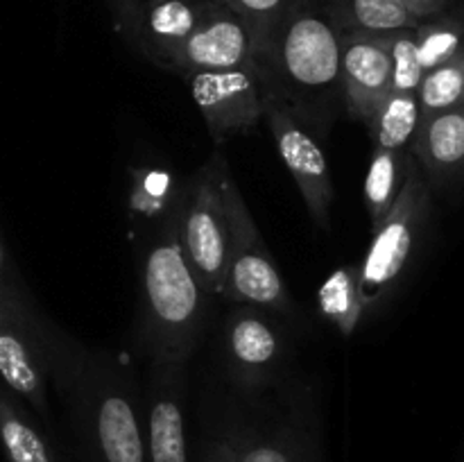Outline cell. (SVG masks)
Instances as JSON below:
<instances>
[{
  "label": "cell",
  "instance_id": "24",
  "mask_svg": "<svg viewBox=\"0 0 464 462\" xmlns=\"http://www.w3.org/2000/svg\"><path fill=\"white\" fill-rule=\"evenodd\" d=\"M385 41V48L392 62V91L397 93H417L424 77L420 57H417L415 27L411 30H392L381 32Z\"/></svg>",
  "mask_w": 464,
  "mask_h": 462
},
{
  "label": "cell",
  "instance_id": "23",
  "mask_svg": "<svg viewBox=\"0 0 464 462\" xmlns=\"http://www.w3.org/2000/svg\"><path fill=\"white\" fill-rule=\"evenodd\" d=\"M417 57L421 68L429 72L430 68L440 66L464 45V25L458 18H438V21L424 23L415 27Z\"/></svg>",
  "mask_w": 464,
  "mask_h": 462
},
{
  "label": "cell",
  "instance_id": "5",
  "mask_svg": "<svg viewBox=\"0 0 464 462\" xmlns=\"http://www.w3.org/2000/svg\"><path fill=\"white\" fill-rule=\"evenodd\" d=\"M225 170L222 157L208 161L190 184L188 197L177 217V236L184 256L207 294H222L227 279L229 222L222 197Z\"/></svg>",
  "mask_w": 464,
  "mask_h": 462
},
{
  "label": "cell",
  "instance_id": "13",
  "mask_svg": "<svg viewBox=\"0 0 464 462\" xmlns=\"http://www.w3.org/2000/svg\"><path fill=\"white\" fill-rule=\"evenodd\" d=\"M225 356L231 376L245 390L270 385L281 362V338L275 324L249 306L238 308L225 326Z\"/></svg>",
  "mask_w": 464,
  "mask_h": 462
},
{
  "label": "cell",
  "instance_id": "6",
  "mask_svg": "<svg viewBox=\"0 0 464 462\" xmlns=\"http://www.w3.org/2000/svg\"><path fill=\"white\" fill-rule=\"evenodd\" d=\"M429 211V188L420 172L408 166L406 181L385 220L374 229L361 265L365 313H374L406 270Z\"/></svg>",
  "mask_w": 464,
  "mask_h": 462
},
{
  "label": "cell",
  "instance_id": "17",
  "mask_svg": "<svg viewBox=\"0 0 464 462\" xmlns=\"http://www.w3.org/2000/svg\"><path fill=\"white\" fill-rule=\"evenodd\" d=\"M317 311L343 335H352L365 315L361 290V265H343L331 272L317 290Z\"/></svg>",
  "mask_w": 464,
  "mask_h": 462
},
{
  "label": "cell",
  "instance_id": "14",
  "mask_svg": "<svg viewBox=\"0 0 464 462\" xmlns=\"http://www.w3.org/2000/svg\"><path fill=\"white\" fill-rule=\"evenodd\" d=\"M229 433L238 462H320L315 428L302 412L231 426Z\"/></svg>",
  "mask_w": 464,
  "mask_h": 462
},
{
  "label": "cell",
  "instance_id": "11",
  "mask_svg": "<svg viewBox=\"0 0 464 462\" xmlns=\"http://www.w3.org/2000/svg\"><path fill=\"white\" fill-rule=\"evenodd\" d=\"M340 86L352 118L367 125L392 91V62L381 32H340Z\"/></svg>",
  "mask_w": 464,
  "mask_h": 462
},
{
  "label": "cell",
  "instance_id": "19",
  "mask_svg": "<svg viewBox=\"0 0 464 462\" xmlns=\"http://www.w3.org/2000/svg\"><path fill=\"white\" fill-rule=\"evenodd\" d=\"M408 175V163L399 149L374 148L365 177V207L370 213L372 229L385 220L392 204L397 202Z\"/></svg>",
  "mask_w": 464,
  "mask_h": 462
},
{
  "label": "cell",
  "instance_id": "4",
  "mask_svg": "<svg viewBox=\"0 0 464 462\" xmlns=\"http://www.w3.org/2000/svg\"><path fill=\"white\" fill-rule=\"evenodd\" d=\"M227 222H229V254H227V299L238 303L270 308L276 313L293 311L285 281L231 177L229 168L222 175Z\"/></svg>",
  "mask_w": 464,
  "mask_h": 462
},
{
  "label": "cell",
  "instance_id": "29",
  "mask_svg": "<svg viewBox=\"0 0 464 462\" xmlns=\"http://www.w3.org/2000/svg\"><path fill=\"white\" fill-rule=\"evenodd\" d=\"M3 272H5V252H3V243H0V284H3Z\"/></svg>",
  "mask_w": 464,
  "mask_h": 462
},
{
  "label": "cell",
  "instance_id": "1",
  "mask_svg": "<svg viewBox=\"0 0 464 462\" xmlns=\"http://www.w3.org/2000/svg\"><path fill=\"white\" fill-rule=\"evenodd\" d=\"M45 356L80 462H150L143 403L121 358L50 333Z\"/></svg>",
  "mask_w": 464,
  "mask_h": 462
},
{
  "label": "cell",
  "instance_id": "9",
  "mask_svg": "<svg viewBox=\"0 0 464 462\" xmlns=\"http://www.w3.org/2000/svg\"><path fill=\"white\" fill-rule=\"evenodd\" d=\"M266 118L275 134L276 149L293 175L308 213L320 229H329V208L334 199L329 163L317 140L304 130L297 113L276 98H267Z\"/></svg>",
  "mask_w": 464,
  "mask_h": 462
},
{
  "label": "cell",
  "instance_id": "25",
  "mask_svg": "<svg viewBox=\"0 0 464 462\" xmlns=\"http://www.w3.org/2000/svg\"><path fill=\"white\" fill-rule=\"evenodd\" d=\"M218 3H225L247 21L261 48V66L266 68L272 39L276 34V27L284 21L290 0H218Z\"/></svg>",
  "mask_w": 464,
  "mask_h": 462
},
{
  "label": "cell",
  "instance_id": "8",
  "mask_svg": "<svg viewBox=\"0 0 464 462\" xmlns=\"http://www.w3.org/2000/svg\"><path fill=\"white\" fill-rule=\"evenodd\" d=\"M186 80L216 140L252 130L266 116L270 89L266 86V68L258 62L231 71L195 72Z\"/></svg>",
  "mask_w": 464,
  "mask_h": 462
},
{
  "label": "cell",
  "instance_id": "28",
  "mask_svg": "<svg viewBox=\"0 0 464 462\" xmlns=\"http://www.w3.org/2000/svg\"><path fill=\"white\" fill-rule=\"evenodd\" d=\"M401 3L406 5V9L412 16L426 21V18L438 16L444 9V5H447V0H401Z\"/></svg>",
  "mask_w": 464,
  "mask_h": 462
},
{
  "label": "cell",
  "instance_id": "18",
  "mask_svg": "<svg viewBox=\"0 0 464 462\" xmlns=\"http://www.w3.org/2000/svg\"><path fill=\"white\" fill-rule=\"evenodd\" d=\"M340 32H392L420 25L401 0H326Z\"/></svg>",
  "mask_w": 464,
  "mask_h": 462
},
{
  "label": "cell",
  "instance_id": "3",
  "mask_svg": "<svg viewBox=\"0 0 464 462\" xmlns=\"http://www.w3.org/2000/svg\"><path fill=\"white\" fill-rule=\"evenodd\" d=\"M266 75L270 98L288 107L335 93L340 86V30L329 12L304 0L290 3L272 39Z\"/></svg>",
  "mask_w": 464,
  "mask_h": 462
},
{
  "label": "cell",
  "instance_id": "22",
  "mask_svg": "<svg viewBox=\"0 0 464 462\" xmlns=\"http://www.w3.org/2000/svg\"><path fill=\"white\" fill-rule=\"evenodd\" d=\"M417 100L420 120L464 104V45L451 59L424 72Z\"/></svg>",
  "mask_w": 464,
  "mask_h": 462
},
{
  "label": "cell",
  "instance_id": "2",
  "mask_svg": "<svg viewBox=\"0 0 464 462\" xmlns=\"http://www.w3.org/2000/svg\"><path fill=\"white\" fill-rule=\"evenodd\" d=\"M204 322V290L175 229L150 243L140 267V335L152 362L186 365Z\"/></svg>",
  "mask_w": 464,
  "mask_h": 462
},
{
  "label": "cell",
  "instance_id": "20",
  "mask_svg": "<svg viewBox=\"0 0 464 462\" xmlns=\"http://www.w3.org/2000/svg\"><path fill=\"white\" fill-rule=\"evenodd\" d=\"M374 139V148L399 149L401 152L412 143L420 127V100L417 93H397L390 91L388 98L379 104L374 116L367 122Z\"/></svg>",
  "mask_w": 464,
  "mask_h": 462
},
{
  "label": "cell",
  "instance_id": "21",
  "mask_svg": "<svg viewBox=\"0 0 464 462\" xmlns=\"http://www.w3.org/2000/svg\"><path fill=\"white\" fill-rule=\"evenodd\" d=\"M0 444L7 462H57L44 435L30 424V419L3 388H0Z\"/></svg>",
  "mask_w": 464,
  "mask_h": 462
},
{
  "label": "cell",
  "instance_id": "10",
  "mask_svg": "<svg viewBox=\"0 0 464 462\" xmlns=\"http://www.w3.org/2000/svg\"><path fill=\"white\" fill-rule=\"evenodd\" d=\"M249 62L261 63V48L252 27L225 3L211 0L204 18L181 48L172 71L188 77L195 72L231 71Z\"/></svg>",
  "mask_w": 464,
  "mask_h": 462
},
{
  "label": "cell",
  "instance_id": "27",
  "mask_svg": "<svg viewBox=\"0 0 464 462\" xmlns=\"http://www.w3.org/2000/svg\"><path fill=\"white\" fill-rule=\"evenodd\" d=\"M199 462H238L229 428H227L225 433L213 435V438H208L207 442H204Z\"/></svg>",
  "mask_w": 464,
  "mask_h": 462
},
{
  "label": "cell",
  "instance_id": "16",
  "mask_svg": "<svg viewBox=\"0 0 464 462\" xmlns=\"http://www.w3.org/2000/svg\"><path fill=\"white\" fill-rule=\"evenodd\" d=\"M412 149L429 172L453 175L464 168V104L420 120Z\"/></svg>",
  "mask_w": 464,
  "mask_h": 462
},
{
  "label": "cell",
  "instance_id": "26",
  "mask_svg": "<svg viewBox=\"0 0 464 462\" xmlns=\"http://www.w3.org/2000/svg\"><path fill=\"white\" fill-rule=\"evenodd\" d=\"M109 3H111L113 14H116L118 27L136 41L140 16H143V0H109Z\"/></svg>",
  "mask_w": 464,
  "mask_h": 462
},
{
  "label": "cell",
  "instance_id": "7",
  "mask_svg": "<svg viewBox=\"0 0 464 462\" xmlns=\"http://www.w3.org/2000/svg\"><path fill=\"white\" fill-rule=\"evenodd\" d=\"M48 356L45 331L32 320L12 285L0 284V379L14 394L25 399L44 421H50Z\"/></svg>",
  "mask_w": 464,
  "mask_h": 462
},
{
  "label": "cell",
  "instance_id": "12",
  "mask_svg": "<svg viewBox=\"0 0 464 462\" xmlns=\"http://www.w3.org/2000/svg\"><path fill=\"white\" fill-rule=\"evenodd\" d=\"M186 365L152 362L145 397V442L150 462H190L184 410Z\"/></svg>",
  "mask_w": 464,
  "mask_h": 462
},
{
  "label": "cell",
  "instance_id": "15",
  "mask_svg": "<svg viewBox=\"0 0 464 462\" xmlns=\"http://www.w3.org/2000/svg\"><path fill=\"white\" fill-rule=\"evenodd\" d=\"M211 0H143L139 41L152 62L175 68L181 48L207 14Z\"/></svg>",
  "mask_w": 464,
  "mask_h": 462
}]
</instances>
